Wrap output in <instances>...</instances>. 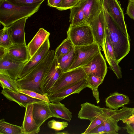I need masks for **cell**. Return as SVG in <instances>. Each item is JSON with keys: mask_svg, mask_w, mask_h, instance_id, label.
<instances>
[{"mask_svg": "<svg viewBox=\"0 0 134 134\" xmlns=\"http://www.w3.org/2000/svg\"><path fill=\"white\" fill-rule=\"evenodd\" d=\"M50 35V33L44 28H41L39 29L27 45L30 58L49 38Z\"/></svg>", "mask_w": 134, "mask_h": 134, "instance_id": "cell-19", "label": "cell"}, {"mask_svg": "<svg viewBox=\"0 0 134 134\" xmlns=\"http://www.w3.org/2000/svg\"><path fill=\"white\" fill-rule=\"evenodd\" d=\"M55 134H69V133L67 131H64L61 132H56L55 133Z\"/></svg>", "mask_w": 134, "mask_h": 134, "instance_id": "cell-42", "label": "cell"}, {"mask_svg": "<svg viewBox=\"0 0 134 134\" xmlns=\"http://www.w3.org/2000/svg\"><path fill=\"white\" fill-rule=\"evenodd\" d=\"M48 125L50 128L59 131L64 129L68 126V124L66 121L60 122L53 119L49 121Z\"/></svg>", "mask_w": 134, "mask_h": 134, "instance_id": "cell-34", "label": "cell"}, {"mask_svg": "<svg viewBox=\"0 0 134 134\" xmlns=\"http://www.w3.org/2000/svg\"><path fill=\"white\" fill-rule=\"evenodd\" d=\"M55 57V51L50 50L44 58L24 76L16 80L19 88L32 91L42 94L41 82Z\"/></svg>", "mask_w": 134, "mask_h": 134, "instance_id": "cell-2", "label": "cell"}, {"mask_svg": "<svg viewBox=\"0 0 134 134\" xmlns=\"http://www.w3.org/2000/svg\"><path fill=\"white\" fill-rule=\"evenodd\" d=\"M81 106L78 115V117L80 119L89 120L91 121L104 112L103 108L89 103H83Z\"/></svg>", "mask_w": 134, "mask_h": 134, "instance_id": "cell-20", "label": "cell"}, {"mask_svg": "<svg viewBox=\"0 0 134 134\" xmlns=\"http://www.w3.org/2000/svg\"><path fill=\"white\" fill-rule=\"evenodd\" d=\"M129 2H134V0H129Z\"/></svg>", "mask_w": 134, "mask_h": 134, "instance_id": "cell-43", "label": "cell"}, {"mask_svg": "<svg viewBox=\"0 0 134 134\" xmlns=\"http://www.w3.org/2000/svg\"><path fill=\"white\" fill-rule=\"evenodd\" d=\"M28 18L20 19L7 27L8 32L13 44H26L25 28Z\"/></svg>", "mask_w": 134, "mask_h": 134, "instance_id": "cell-15", "label": "cell"}, {"mask_svg": "<svg viewBox=\"0 0 134 134\" xmlns=\"http://www.w3.org/2000/svg\"><path fill=\"white\" fill-rule=\"evenodd\" d=\"M87 77V75L82 67L63 72L51 89L48 95L57 92Z\"/></svg>", "mask_w": 134, "mask_h": 134, "instance_id": "cell-6", "label": "cell"}, {"mask_svg": "<svg viewBox=\"0 0 134 134\" xmlns=\"http://www.w3.org/2000/svg\"><path fill=\"white\" fill-rule=\"evenodd\" d=\"M87 79L82 80L62 90L48 96L51 102H57L62 100L69 96L80 93L84 89L87 87Z\"/></svg>", "mask_w": 134, "mask_h": 134, "instance_id": "cell-14", "label": "cell"}, {"mask_svg": "<svg viewBox=\"0 0 134 134\" xmlns=\"http://www.w3.org/2000/svg\"><path fill=\"white\" fill-rule=\"evenodd\" d=\"M32 111L34 119L40 127L48 119L52 117L48 103L40 100L33 104Z\"/></svg>", "mask_w": 134, "mask_h": 134, "instance_id": "cell-16", "label": "cell"}, {"mask_svg": "<svg viewBox=\"0 0 134 134\" xmlns=\"http://www.w3.org/2000/svg\"><path fill=\"white\" fill-rule=\"evenodd\" d=\"M80 0H63L58 9L59 10H63L70 9L74 7Z\"/></svg>", "mask_w": 134, "mask_h": 134, "instance_id": "cell-35", "label": "cell"}, {"mask_svg": "<svg viewBox=\"0 0 134 134\" xmlns=\"http://www.w3.org/2000/svg\"><path fill=\"white\" fill-rule=\"evenodd\" d=\"M104 48L103 51L107 61L109 59L115 60L113 48L107 28L105 26Z\"/></svg>", "mask_w": 134, "mask_h": 134, "instance_id": "cell-29", "label": "cell"}, {"mask_svg": "<svg viewBox=\"0 0 134 134\" xmlns=\"http://www.w3.org/2000/svg\"><path fill=\"white\" fill-rule=\"evenodd\" d=\"M0 86L3 89L6 88L9 90L18 91L19 87L16 80L12 79L9 75L0 73Z\"/></svg>", "mask_w": 134, "mask_h": 134, "instance_id": "cell-28", "label": "cell"}, {"mask_svg": "<svg viewBox=\"0 0 134 134\" xmlns=\"http://www.w3.org/2000/svg\"><path fill=\"white\" fill-rule=\"evenodd\" d=\"M25 63L13 59L5 52L0 56V73L7 74L17 80Z\"/></svg>", "mask_w": 134, "mask_h": 134, "instance_id": "cell-8", "label": "cell"}, {"mask_svg": "<svg viewBox=\"0 0 134 134\" xmlns=\"http://www.w3.org/2000/svg\"><path fill=\"white\" fill-rule=\"evenodd\" d=\"M77 4L81 8L88 24L98 15L103 8L100 0H80Z\"/></svg>", "mask_w": 134, "mask_h": 134, "instance_id": "cell-13", "label": "cell"}, {"mask_svg": "<svg viewBox=\"0 0 134 134\" xmlns=\"http://www.w3.org/2000/svg\"><path fill=\"white\" fill-rule=\"evenodd\" d=\"M50 48L48 38L33 56L25 64L19 75L18 79L24 76L39 64L49 51Z\"/></svg>", "mask_w": 134, "mask_h": 134, "instance_id": "cell-10", "label": "cell"}, {"mask_svg": "<svg viewBox=\"0 0 134 134\" xmlns=\"http://www.w3.org/2000/svg\"><path fill=\"white\" fill-rule=\"evenodd\" d=\"M103 7L105 26L108 30L116 61L119 64L130 51V46L129 38L118 28Z\"/></svg>", "mask_w": 134, "mask_h": 134, "instance_id": "cell-3", "label": "cell"}, {"mask_svg": "<svg viewBox=\"0 0 134 134\" xmlns=\"http://www.w3.org/2000/svg\"><path fill=\"white\" fill-rule=\"evenodd\" d=\"M106 105L109 108L118 110L130 102L129 97L126 95L115 92L110 94L105 99Z\"/></svg>", "mask_w": 134, "mask_h": 134, "instance_id": "cell-23", "label": "cell"}, {"mask_svg": "<svg viewBox=\"0 0 134 134\" xmlns=\"http://www.w3.org/2000/svg\"><path fill=\"white\" fill-rule=\"evenodd\" d=\"M63 72L58 65L57 58L55 57L41 82L40 88L42 94H48Z\"/></svg>", "mask_w": 134, "mask_h": 134, "instance_id": "cell-9", "label": "cell"}, {"mask_svg": "<svg viewBox=\"0 0 134 134\" xmlns=\"http://www.w3.org/2000/svg\"><path fill=\"white\" fill-rule=\"evenodd\" d=\"M1 0H0V1H1Z\"/></svg>", "mask_w": 134, "mask_h": 134, "instance_id": "cell-45", "label": "cell"}, {"mask_svg": "<svg viewBox=\"0 0 134 134\" xmlns=\"http://www.w3.org/2000/svg\"><path fill=\"white\" fill-rule=\"evenodd\" d=\"M88 24L92 29L95 42L102 47L103 51L105 35V20L103 7L98 15Z\"/></svg>", "mask_w": 134, "mask_h": 134, "instance_id": "cell-12", "label": "cell"}, {"mask_svg": "<svg viewBox=\"0 0 134 134\" xmlns=\"http://www.w3.org/2000/svg\"><path fill=\"white\" fill-rule=\"evenodd\" d=\"M4 97L10 101L15 102L20 106L26 108L30 104L40 101L19 91H15L7 88L3 89L1 92Z\"/></svg>", "mask_w": 134, "mask_h": 134, "instance_id": "cell-17", "label": "cell"}, {"mask_svg": "<svg viewBox=\"0 0 134 134\" xmlns=\"http://www.w3.org/2000/svg\"><path fill=\"white\" fill-rule=\"evenodd\" d=\"M18 91L32 98L44 101L48 103L50 102L47 94H41L32 91L22 88H19Z\"/></svg>", "mask_w": 134, "mask_h": 134, "instance_id": "cell-32", "label": "cell"}, {"mask_svg": "<svg viewBox=\"0 0 134 134\" xmlns=\"http://www.w3.org/2000/svg\"><path fill=\"white\" fill-rule=\"evenodd\" d=\"M42 2L32 5H20L9 0L0 2V22L8 27L15 22L24 18H29L37 12Z\"/></svg>", "mask_w": 134, "mask_h": 134, "instance_id": "cell-1", "label": "cell"}, {"mask_svg": "<svg viewBox=\"0 0 134 134\" xmlns=\"http://www.w3.org/2000/svg\"><path fill=\"white\" fill-rule=\"evenodd\" d=\"M126 14L131 18L134 20V2H129Z\"/></svg>", "mask_w": 134, "mask_h": 134, "instance_id": "cell-38", "label": "cell"}, {"mask_svg": "<svg viewBox=\"0 0 134 134\" xmlns=\"http://www.w3.org/2000/svg\"><path fill=\"white\" fill-rule=\"evenodd\" d=\"M102 5L118 28L129 38L125 21L123 9L118 0H100Z\"/></svg>", "mask_w": 134, "mask_h": 134, "instance_id": "cell-7", "label": "cell"}, {"mask_svg": "<svg viewBox=\"0 0 134 134\" xmlns=\"http://www.w3.org/2000/svg\"><path fill=\"white\" fill-rule=\"evenodd\" d=\"M16 4L20 5H32L43 2L45 0H9Z\"/></svg>", "mask_w": 134, "mask_h": 134, "instance_id": "cell-36", "label": "cell"}, {"mask_svg": "<svg viewBox=\"0 0 134 134\" xmlns=\"http://www.w3.org/2000/svg\"><path fill=\"white\" fill-rule=\"evenodd\" d=\"M13 45L7 27L3 26V28L0 31V47L7 49Z\"/></svg>", "mask_w": 134, "mask_h": 134, "instance_id": "cell-31", "label": "cell"}, {"mask_svg": "<svg viewBox=\"0 0 134 134\" xmlns=\"http://www.w3.org/2000/svg\"><path fill=\"white\" fill-rule=\"evenodd\" d=\"M67 34L74 47L87 45L95 42L91 28L87 23L75 25L70 24Z\"/></svg>", "mask_w": 134, "mask_h": 134, "instance_id": "cell-4", "label": "cell"}, {"mask_svg": "<svg viewBox=\"0 0 134 134\" xmlns=\"http://www.w3.org/2000/svg\"><path fill=\"white\" fill-rule=\"evenodd\" d=\"M122 121L124 123L134 122V111L133 114L131 116L128 118L123 120Z\"/></svg>", "mask_w": 134, "mask_h": 134, "instance_id": "cell-41", "label": "cell"}, {"mask_svg": "<svg viewBox=\"0 0 134 134\" xmlns=\"http://www.w3.org/2000/svg\"><path fill=\"white\" fill-rule=\"evenodd\" d=\"M100 47L95 42L87 45L74 47V59L67 71L82 67L87 64L101 52Z\"/></svg>", "mask_w": 134, "mask_h": 134, "instance_id": "cell-5", "label": "cell"}, {"mask_svg": "<svg viewBox=\"0 0 134 134\" xmlns=\"http://www.w3.org/2000/svg\"><path fill=\"white\" fill-rule=\"evenodd\" d=\"M5 52L13 59L24 63H26L30 59L26 44H13L5 49Z\"/></svg>", "mask_w": 134, "mask_h": 134, "instance_id": "cell-21", "label": "cell"}, {"mask_svg": "<svg viewBox=\"0 0 134 134\" xmlns=\"http://www.w3.org/2000/svg\"><path fill=\"white\" fill-rule=\"evenodd\" d=\"M82 68L87 75L92 74L104 81L107 71L105 61L101 52Z\"/></svg>", "mask_w": 134, "mask_h": 134, "instance_id": "cell-11", "label": "cell"}, {"mask_svg": "<svg viewBox=\"0 0 134 134\" xmlns=\"http://www.w3.org/2000/svg\"><path fill=\"white\" fill-rule=\"evenodd\" d=\"M33 104L28 105L25 108L24 120L21 126L23 134H37L40 131V127L36 123L33 117Z\"/></svg>", "mask_w": 134, "mask_h": 134, "instance_id": "cell-18", "label": "cell"}, {"mask_svg": "<svg viewBox=\"0 0 134 134\" xmlns=\"http://www.w3.org/2000/svg\"><path fill=\"white\" fill-rule=\"evenodd\" d=\"M105 128L104 121L89 132L87 134L105 133Z\"/></svg>", "mask_w": 134, "mask_h": 134, "instance_id": "cell-37", "label": "cell"}, {"mask_svg": "<svg viewBox=\"0 0 134 134\" xmlns=\"http://www.w3.org/2000/svg\"><path fill=\"white\" fill-rule=\"evenodd\" d=\"M87 87L92 91L93 95L95 98L97 103L100 101L98 87L103 82V80L100 78L92 74L87 75Z\"/></svg>", "mask_w": 134, "mask_h": 134, "instance_id": "cell-25", "label": "cell"}, {"mask_svg": "<svg viewBox=\"0 0 134 134\" xmlns=\"http://www.w3.org/2000/svg\"><path fill=\"white\" fill-rule=\"evenodd\" d=\"M104 112L103 114L96 117L91 121L90 124L88 127L85 131L81 134H87L89 132L99 125L103 123L109 117L107 114L104 111Z\"/></svg>", "mask_w": 134, "mask_h": 134, "instance_id": "cell-33", "label": "cell"}, {"mask_svg": "<svg viewBox=\"0 0 134 134\" xmlns=\"http://www.w3.org/2000/svg\"><path fill=\"white\" fill-rule=\"evenodd\" d=\"M70 10L69 21L70 24L75 25L86 23L83 11L77 4Z\"/></svg>", "mask_w": 134, "mask_h": 134, "instance_id": "cell-24", "label": "cell"}, {"mask_svg": "<svg viewBox=\"0 0 134 134\" xmlns=\"http://www.w3.org/2000/svg\"><path fill=\"white\" fill-rule=\"evenodd\" d=\"M4 0H2L1 1H0V2H1L2 1H3Z\"/></svg>", "mask_w": 134, "mask_h": 134, "instance_id": "cell-44", "label": "cell"}, {"mask_svg": "<svg viewBox=\"0 0 134 134\" xmlns=\"http://www.w3.org/2000/svg\"><path fill=\"white\" fill-rule=\"evenodd\" d=\"M0 134H23L21 126L5 121L4 119L0 120Z\"/></svg>", "mask_w": 134, "mask_h": 134, "instance_id": "cell-26", "label": "cell"}, {"mask_svg": "<svg viewBox=\"0 0 134 134\" xmlns=\"http://www.w3.org/2000/svg\"><path fill=\"white\" fill-rule=\"evenodd\" d=\"M125 124V126L123 127V129L126 130L127 132L129 134H134V122Z\"/></svg>", "mask_w": 134, "mask_h": 134, "instance_id": "cell-40", "label": "cell"}, {"mask_svg": "<svg viewBox=\"0 0 134 134\" xmlns=\"http://www.w3.org/2000/svg\"><path fill=\"white\" fill-rule=\"evenodd\" d=\"M74 46L68 37L64 40L55 51V57L58 58L67 54Z\"/></svg>", "mask_w": 134, "mask_h": 134, "instance_id": "cell-30", "label": "cell"}, {"mask_svg": "<svg viewBox=\"0 0 134 134\" xmlns=\"http://www.w3.org/2000/svg\"><path fill=\"white\" fill-rule=\"evenodd\" d=\"M52 117L63 119L70 122L72 117V113L64 104L60 102L48 103Z\"/></svg>", "mask_w": 134, "mask_h": 134, "instance_id": "cell-22", "label": "cell"}, {"mask_svg": "<svg viewBox=\"0 0 134 134\" xmlns=\"http://www.w3.org/2000/svg\"><path fill=\"white\" fill-rule=\"evenodd\" d=\"M63 0H47L48 5L58 9Z\"/></svg>", "mask_w": 134, "mask_h": 134, "instance_id": "cell-39", "label": "cell"}, {"mask_svg": "<svg viewBox=\"0 0 134 134\" xmlns=\"http://www.w3.org/2000/svg\"><path fill=\"white\" fill-rule=\"evenodd\" d=\"M74 56V47L73 46L69 53L56 58L58 65L63 72L67 71L73 62Z\"/></svg>", "mask_w": 134, "mask_h": 134, "instance_id": "cell-27", "label": "cell"}]
</instances>
